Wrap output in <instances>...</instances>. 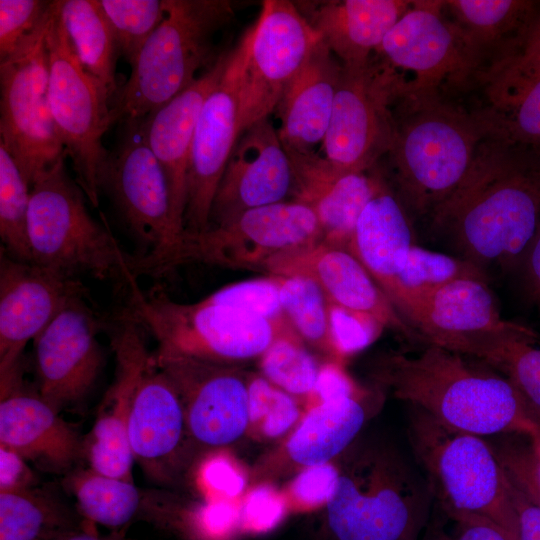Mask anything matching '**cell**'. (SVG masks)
Masks as SVG:
<instances>
[{"label": "cell", "mask_w": 540, "mask_h": 540, "mask_svg": "<svg viewBox=\"0 0 540 540\" xmlns=\"http://www.w3.org/2000/svg\"><path fill=\"white\" fill-rule=\"evenodd\" d=\"M540 224V154L485 136L466 179L429 227L491 277L524 256Z\"/></svg>", "instance_id": "1"}, {"label": "cell", "mask_w": 540, "mask_h": 540, "mask_svg": "<svg viewBox=\"0 0 540 540\" xmlns=\"http://www.w3.org/2000/svg\"><path fill=\"white\" fill-rule=\"evenodd\" d=\"M416 347L378 356L375 382L442 424L482 437L537 427L513 385L486 362L432 343Z\"/></svg>", "instance_id": "2"}, {"label": "cell", "mask_w": 540, "mask_h": 540, "mask_svg": "<svg viewBox=\"0 0 540 540\" xmlns=\"http://www.w3.org/2000/svg\"><path fill=\"white\" fill-rule=\"evenodd\" d=\"M393 118V189L411 218L430 225L469 174L484 131L472 113L438 95L396 100Z\"/></svg>", "instance_id": "3"}, {"label": "cell", "mask_w": 540, "mask_h": 540, "mask_svg": "<svg viewBox=\"0 0 540 540\" xmlns=\"http://www.w3.org/2000/svg\"><path fill=\"white\" fill-rule=\"evenodd\" d=\"M434 501L420 470L396 449L360 447L326 503L335 540H418Z\"/></svg>", "instance_id": "4"}, {"label": "cell", "mask_w": 540, "mask_h": 540, "mask_svg": "<svg viewBox=\"0 0 540 540\" xmlns=\"http://www.w3.org/2000/svg\"><path fill=\"white\" fill-rule=\"evenodd\" d=\"M165 17L111 103L112 122L145 118L193 85L218 60L214 39L234 17L228 0H164Z\"/></svg>", "instance_id": "5"}, {"label": "cell", "mask_w": 540, "mask_h": 540, "mask_svg": "<svg viewBox=\"0 0 540 540\" xmlns=\"http://www.w3.org/2000/svg\"><path fill=\"white\" fill-rule=\"evenodd\" d=\"M407 436L435 506L487 518L517 539L509 481L486 437L451 428L409 405Z\"/></svg>", "instance_id": "6"}, {"label": "cell", "mask_w": 540, "mask_h": 540, "mask_svg": "<svg viewBox=\"0 0 540 540\" xmlns=\"http://www.w3.org/2000/svg\"><path fill=\"white\" fill-rule=\"evenodd\" d=\"M67 154L41 173L30 187L28 241L37 265L77 277L88 273L118 281H137L125 253L106 223L89 213L85 194L66 171Z\"/></svg>", "instance_id": "7"}, {"label": "cell", "mask_w": 540, "mask_h": 540, "mask_svg": "<svg viewBox=\"0 0 540 540\" xmlns=\"http://www.w3.org/2000/svg\"><path fill=\"white\" fill-rule=\"evenodd\" d=\"M134 282L128 288V309L157 341L158 355H178L241 366L259 359L279 338L297 335L280 324L206 297L180 303L160 291L144 292Z\"/></svg>", "instance_id": "8"}, {"label": "cell", "mask_w": 540, "mask_h": 540, "mask_svg": "<svg viewBox=\"0 0 540 540\" xmlns=\"http://www.w3.org/2000/svg\"><path fill=\"white\" fill-rule=\"evenodd\" d=\"M321 241L314 211L305 204L287 200L247 210L228 223L205 231H184L163 252L130 254L129 267L136 278L157 277L192 262L261 270L279 254Z\"/></svg>", "instance_id": "9"}, {"label": "cell", "mask_w": 540, "mask_h": 540, "mask_svg": "<svg viewBox=\"0 0 540 540\" xmlns=\"http://www.w3.org/2000/svg\"><path fill=\"white\" fill-rule=\"evenodd\" d=\"M49 103L60 141L71 159L76 182L94 206L109 152L103 137L112 122V98L105 85L79 62L52 1L46 31Z\"/></svg>", "instance_id": "10"}, {"label": "cell", "mask_w": 540, "mask_h": 540, "mask_svg": "<svg viewBox=\"0 0 540 540\" xmlns=\"http://www.w3.org/2000/svg\"><path fill=\"white\" fill-rule=\"evenodd\" d=\"M443 10L444 1H413L375 52L394 79L397 100L442 96L476 80L485 67L482 53Z\"/></svg>", "instance_id": "11"}, {"label": "cell", "mask_w": 540, "mask_h": 540, "mask_svg": "<svg viewBox=\"0 0 540 540\" xmlns=\"http://www.w3.org/2000/svg\"><path fill=\"white\" fill-rule=\"evenodd\" d=\"M50 10L14 54L0 61V144L15 160L30 187L41 173L67 154L49 103L45 38Z\"/></svg>", "instance_id": "12"}, {"label": "cell", "mask_w": 540, "mask_h": 540, "mask_svg": "<svg viewBox=\"0 0 540 540\" xmlns=\"http://www.w3.org/2000/svg\"><path fill=\"white\" fill-rule=\"evenodd\" d=\"M321 38L297 4L265 0L250 28L240 89L243 132L273 113Z\"/></svg>", "instance_id": "13"}, {"label": "cell", "mask_w": 540, "mask_h": 540, "mask_svg": "<svg viewBox=\"0 0 540 540\" xmlns=\"http://www.w3.org/2000/svg\"><path fill=\"white\" fill-rule=\"evenodd\" d=\"M396 100L392 75L373 56L363 66L342 65L322 156L345 171L376 167L391 148Z\"/></svg>", "instance_id": "14"}, {"label": "cell", "mask_w": 540, "mask_h": 540, "mask_svg": "<svg viewBox=\"0 0 540 540\" xmlns=\"http://www.w3.org/2000/svg\"><path fill=\"white\" fill-rule=\"evenodd\" d=\"M117 144L99 179L123 221L143 245L137 254H157L177 242L167 178L147 143L144 118L120 122Z\"/></svg>", "instance_id": "15"}, {"label": "cell", "mask_w": 540, "mask_h": 540, "mask_svg": "<svg viewBox=\"0 0 540 540\" xmlns=\"http://www.w3.org/2000/svg\"><path fill=\"white\" fill-rule=\"evenodd\" d=\"M249 40L250 29L229 50L224 73L201 109L190 152L185 232L208 229L218 184L242 133L240 89Z\"/></svg>", "instance_id": "16"}, {"label": "cell", "mask_w": 540, "mask_h": 540, "mask_svg": "<svg viewBox=\"0 0 540 540\" xmlns=\"http://www.w3.org/2000/svg\"><path fill=\"white\" fill-rule=\"evenodd\" d=\"M153 354L180 398L190 442L218 449L244 435L249 374L241 366Z\"/></svg>", "instance_id": "17"}, {"label": "cell", "mask_w": 540, "mask_h": 540, "mask_svg": "<svg viewBox=\"0 0 540 540\" xmlns=\"http://www.w3.org/2000/svg\"><path fill=\"white\" fill-rule=\"evenodd\" d=\"M115 356V375L83 439V456L92 470L133 482L134 459L128 442V422L137 385L151 357L146 331L128 308L105 322Z\"/></svg>", "instance_id": "18"}, {"label": "cell", "mask_w": 540, "mask_h": 540, "mask_svg": "<svg viewBox=\"0 0 540 540\" xmlns=\"http://www.w3.org/2000/svg\"><path fill=\"white\" fill-rule=\"evenodd\" d=\"M104 324L85 297L77 298L33 340L37 391L59 412L81 403L94 387L103 366L97 333Z\"/></svg>", "instance_id": "19"}, {"label": "cell", "mask_w": 540, "mask_h": 540, "mask_svg": "<svg viewBox=\"0 0 540 540\" xmlns=\"http://www.w3.org/2000/svg\"><path fill=\"white\" fill-rule=\"evenodd\" d=\"M88 291L77 278L0 253V379L20 368L30 340Z\"/></svg>", "instance_id": "20"}, {"label": "cell", "mask_w": 540, "mask_h": 540, "mask_svg": "<svg viewBox=\"0 0 540 540\" xmlns=\"http://www.w3.org/2000/svg\"><path fill=\"white\" fill-rule=\"evenodd\" d=\"M293 167L277 128L269 117L240 135L218 184L209 227L224 225L239 214L291 197Z\"/></svg>", "instance_id": "21"}, {"label": "cell", "mask_w": 540, "mask_h": 540, "mask_svg": "<svg viewBox=\"0 0 540 540\" xmlns=\"http://www.w3.org/2000/svg\"><path fill=\"white\" fill-rule=\"evenodd\" d=\"M271 276H303L316 282L329 303L365 313L413 345L417 332L402 318L373 278L346 248L318 242L279 254L262 267Z\"/></svg>", "instance_id": "22"}, {"label": "cell", "mask_w": 540, "mask_h": 540, "mask_svg": "<svg viewBox=\"0 0 540 540\" xmlns=\"http://www.w3.org/2000/svg\"><path fill=\"white\" fill-rule=\"evenodd\" d=\"M128 442L144 474L156 483L172 481L190 442L180 398L152 352L136 388Z\"/></svg>", "instance_id": "23"}, {"label": "cell", "mask_w": 540, "mask_h": 540, "mask_svg": "<svg viewBox=\"0 0 540 540\" xmlns=\"http://www.w3.org/2000/svg\"><path fill=\"white\" fill-rule=\"evenodd\" d=\"M287 153L294 174L290 200L314 211L322 242L347 248L361 212L386 178L377 167L339 169L315 151Z\"/></svg>", "instance_id": "24"}, {"label": "cell", "mask_w": 540, "mask_h": 540, "mask_svg": "<svg viewBox=\"0 0 540 540\" xmlns=\"http://www.w3.org/2000/svg\"><path fill=\"white\" fill-rule=\"evenodd\" d=\"M0 391V444L44 471L69 473L83 456L78 431L21 378Z\"/></svg>", "instance_id": "25"}, {"label": "cell", "mask_w": 540, "mask_h": 540, "mask_svg": "<svg viewBox=\"0 0 540 540\" xmlns=\"http://www.w3.org/2000/svg\"><path fill=\"white\" fill-rule=\"evenodd\" d=\"M476 81L483 103L471 113L484 135L540 154V68L511 54L489 62Z\"/></svg>", "instance_id": "26"}, {"label": "cell", "mask_w": 540, "mask_h": 540, "mask_svg": "<svg viewBox=\"0 0 540 540\" xmlns=\"http://www.w3.org/2000/svg\"><path fill=\"white\" fill-rule=\"evenodd\" d=\"M229 51L221 52L216 63L189 88L144 118L147 143L167 178L171 218L175 233L184 232L187 177L191 146L201 109L220 81Z\"/></svg>", "instance_id": "27"}, {"label": "cell", "mask_w": 540, "mask_h": 540, "mask_svg": "<svg viewBox=\"0 0 540 540\" xmlns=\"http://www.w3.org/2000/svg\"><path fill=\"white\" fill-rule=\"evenodd\" d=\"M519 326L501 317L489 282L472 278L452 281L429 294L413 323L421 344L432 343L462 354L481 336Z\"/></svg>", "instance_id": "28"}, {"label": "cell", "mask_w": 540, "mask_h": 540, "mask_svg": "<svg viewBox=\"0 0 540 540\" xmlns=\"http://www.w3.org/2000/svg\"><path fill=\"white\" fill-rule=\"evenodd\" d=\"M342 64L320 41L284 91L275 113L286 151L312 152L326 136Z\"/></svg>", "instance_id": "29"}, {"label": "cell", "mask_w": 540, "mask_h": 540, "mask_svg": "<svg viewBox=\"0 0 540 540\" xmlns=\"http://www.w3.org/2000/svg\"><path fill=\"white\" fill-rule=\"evenodd\" d=\"M414 244L417 243L412 218L385 180L361 212L346 249L364 266L393 306L398 273Z\"/></svg>", "instance_id": "30"}, {"label": "cell", "mask_w": 540, "mask_h": 540, "mask_svg": "<svg viewBox=\"0 0 540 540\" xmlns=\"http://www.w3.org/2000/svg\"><path fill=\"white\" fill-rule=\"evenodd\" d=\"M412 3L406 0L323 1L301 12L343 66L358 67L369 62Z\"/></svg>", "instance_id": "31"}, {"label": "cell", "mask_w": 540, "mask_h": 540, "mask_svg": "<svg viewBox=\"0 0 540 540\" xmlns=\"http://www.w3.org/2000/svg\"><path fill=\"white\" fill-rule=\"evenodd\" d=\"M538 7L539 2L530 0L444 1L451 20L491 61L518 52L540 15Z\"/></svg>", "instance_id": "32"}, {"label": "cell", "mask_w": 540, "mask_h": 540, "mask_svg": "<svg viewBox=\"0 0 540 540\" xmlns=\"http://www.w3.org/2000/svg\"><path fill=\"white\" fill-rule=\"evenodd\" d=\"M359 393L318 403L302 417L286 449L295 463L305 467L329 463L355 439L369 417L368 404Z\"/></svg>", "instance_id": "33"}, {"label": "cell", "mask_w": 540, "mask_h": 540, "mask_svg": "<svg viewBox=\"0 0 540 540\" xmlns=\"http://www.w3.org/2000/svg\"><path fill=\"white\" fill-rule=\"evenodd\" d=\"M467 355L478 358L506 377L519 393L530 421L540 427V346L537 334L517 329L475 339Z\"/></svg>", "instance_id": "34"}, {"label": "cell", "mask_w": 540, "mask_h": 540, "mask_svg": "<svg viewBox=\"0 0 540 540\" xmlns=\"http://www.w3.org/2000/svg\"><path fill=\"white\" fill-rule=\"evenodd\" d=\"M56 5L79 62L105 85L113 101L120 89L116 80L120 52L98 0H61Z\"/></svg>", "instance_id": "35"}, {"label": "cell", "mask_w": 540, "mask_h": 540, "mask_svg": "<svg viewBox=\"0 0 540 540\" xmlns=\"http://www.w3.org/2000/svg\"><path fill=\"white\" fill-rule=\"evenodd\" d=\"M466 278L489 282L491 277L460 256L414 244L408 250L397 276L394 307L413 328L419 306L429 294L452 281Z\"/></svg>", "instance_id": "36"}, {"label": "cell", "mask_w": 540, "mask_h": 540, "mask_svg": "<svg viewBox=\"0 0 540 540\" xmlns=\"http://www.w3.org/2000/svg\"><path fill=\"white\" fill-rule=\"evenodd\" d=\"M53 494L38 487L0 492V540H56L83 527Z\"/></svg>", "instance_id": "37"}, {"label": "cell", "mask_w": 540, "mask_h": 540, "mask_svg": "<svg viewBox=\"0 0 540 540\" xmlns=\"http://www.w3.org/2000/svg\"><path fill=\"white\" fill-rule=\"evenodd\" d=\"M64 479L82 518L94 525L122 530L142 511L144 496L134 482L110 477L89 467L75 469Z\"/></svg>", "instance_id": "38"}, {"label": "cell", "mask_w": 540, "mask_h": 540, "mask_svg": "<svg viewBox=\"0 0 540 540\" xmlns=\"http://www.w3.org/2000/svg\"><path fill=\"white\" fill-rule=\"evenodd\" d=\"M283 313L297 335L333 361L335 351L329 316V301L319 285L303 276H276Z\"/></svg>", "instance_id": "39"}, {"label": "cell", "mask_w": 540, "mask_h": 540, "mask_svg": "<svg viewBox=\"0 0 540 540\" xmlns=\"http://www.w3.org/2000/svg\"><path fill=\"white\" fill-rule=\"evenodd\" d=\"M30 186L10 153L0 144V237L14 259L30 262L28 211Z\"/></svg>", "instance_id": "40"}, {"label": "cell", "mask_w": 540, "mask_h": 540, "mask_svg": "<svg viewBox=\"0 0 540 540\" xmlns=\"http://www.w3.org/2000/svg\"><path fill=\"white\" fill-rule=\"evenodd\" d=\"M258 363L263 377L296 398L312 394L320 370L298 335L277 339Z\"/></svg>", "instance_id": "41"}, {"label": "cell", "mask_w": 540, "mask_h": 540, "mask_svg": "<svg viewBox=\"0 0 540 540\" xmlns=\"http://www.w3.org/2000/svg\"><path fill=\"white\" fill-rule=\"evenodd\" d=\"M296 397L272 384L261 374L248 376V429L259 439H277L302 419Z\"/></svg>", "instance_id": "42"}, {"label": "cell", "mask_w": 540, "mask_h": 540, "mask_svg": "<svg viewBox=\"0 0 540 540\" xmlns=\"http://www.w3.org/2000/svg\"><path fill=\"white\" fill-rule=\"evenodd\" d=\"M120 52L132 66L165 17L164 0H98Z\"/></svg>", "instance_id": "43"}, {"label": "cell", "mask_w": 540, "mask_h": 540, "mask_svg": "<svg viewBox=\"0 0 540 540\" xmlns=\"http://www.w3.org/2000/svg\"><path fill=\"white\" fill-rule=\"evenodd\" d=\"M206 298L218 304L243 309L276 323L289 324L280 303L276 276L228 284Z\"/></svg>", "instance_id": "44"}, {"label": "cell", "mask_w": 540, "mask_h": 540, "mask_svg": "<svg viewBox=\"0 0 540 540\" xmlns=\"http://www.w3.org/2000/svg\"><path fill=\"white\" fill-rule=\"evenodd\" d=\"M52 1L0 0V61L10 57L49 13Z\"/></svg>", "instance_id": "45"}, {"label": "cell", "mask_w": 540, "mask_h": 540, "mask_svg": "<svg viewBox=\"0 0 540 540\" xmlns=\"http://www.w3.org/2000/svg\"><path fill=\"white\" fill-rule=\"evenodd\" d=\"M433 510L436 517L422 540H513L499 525L482 516L444 511L435 505Z\"/></svg>", "instance_id": "46"}, {"label": "cell", "mask_w": 540, "mask_h": 540, "mask_svg": "<svg viewBox=\"0 0 540 540\" xmlns=\"http://www.w3.org/2000/svg\"><path fill=\"white\" fill-rule=\"evenodd\" d=\"M330 330L340 361L370 345L384 327L372 316L329 303Z\"/></svg>", "instance_id": "47"}, {"label": "cell", "mask_w": 540, "mask_h": 540, "mask_svg": "<svg viewBox=\"0 0 540 540\" xmlns=\"http://www.w3.org/2000/svg\"><path fill=\"white\" fill-rule=\"evenodd\" d=\"M490 441L508 478L530 501L540 508V479L529 456L524 435L507 434Z\"/></svg>", "instance_id": "48"}, {"label": "cell", "mask_w": 540, "mask_h": 540, "mask_svg": "<svg viewBox=\"0 0 540 540\" xmlns=\"http://www.w3.org/2000/svg\"><path fill=\"white\" fill-rule=\"evenodd\" d=\"M200 482L211 495V500H233L245 488L244 472L237 463L223 453L212 454L199 470Z\"/></svg>", "instance_id": "49"}, {"label": "cell", "mask_w": 540, "mask_h": 540, "mask_svg": "<svg viewBox=\"0 0 540 540\" xmlns=\"http://www.w3.org/2000/svg\"><path fill=\"white\" fill-rule=\"evenodd\" d=\"M338 477L339 470L330 462L307 466L292 481L290 494L303 506H319L332 496Z\"/></svg>", "instance_id": "50"}, {"label": "cell", "mask_w": 540, "mask_h": 540, "mask_svg": "<svg viewBox=\"0 0 540 540\" xmlns=\"http://www.w3.org/2000/svg\"><path fill=\"white\" fill-rule=\"evenodd\" d=\"M285 507V499L276 488L260 485L252 489L244 500L243 520L254 529H268L281 520Z\"/></svg>", "instance_id": "51"}, {"label": "cell", "mask_w": 540, "mask_h": 540, "mask_svg": "<svg viewBox=\"0 0 540 540\" xmlns=\"http://www.w3.org/2000/svg\"><path fill=\"white\" fill-rule=\"evenodd\" d=\"M38 478L28 462L0 444V492L25 491L38 487Z\"/></svg>", "instance_id": "52"}, {"label": "cell", "mask_w": 540, "mask_h": 540, "mask_svg": "<svg viewBox=\"0 0 540 540\" xmlns=\"http://www.w3.org/2000/svg\"><path fill=\"white\" fill-rule=\"evenodd\" d=\"M360 390L343 370L341 363L329 361L320 366L317 381L311 394L317 403L337 400L359 393Z\"/></svg>", "instance_id": "53"}, {"label": "cell", "mask_w": 540, "mask_h": 540, "mask_svg": "<svg viewBox=\"0 0 540 540\" xmlns=\"http://www.w3.org/2000/svg\"><path fill=\"white\" fill-rule=\"evenodd\" d=\"M509 488L517 515L516 540H540V508L510 481Z\"/></svg>", "instance_id": "54"}, {"label": "cell", "mask_w": 540, "mask_h": 540, "mask_svg": "<svg viewBox=\"0 0 540 540\" xmlns=\"http://www.w3.org/2000/svg\"><path fill=\"white\" fill-rule=\"evenodd\" d=\"M523 262L528 291L540 306V224Z\"/></svg>", "instance_id": "55"}, {"label": "cell", "mask_w": 540, "mask_h": 540, "mask_svg": "<svg viewBox=\"0 0 540 540\" xmlns=\"http://www.w3.org/2000/svg\"><path fill=\"white\" fill-rule=\"evenodd\" d=\"M514 54L526 63L540 68V15L531 27L521 48Z\"/></svg>", "instance_id": "56"}, {"label": "cell", "mask_w": 540, "mask_h": 540, "mask_svg": "<svg viewBox=\"0 0 540 540\" xmlns=\"http://www.w3.org/2000/svg\"><path fill=\"white\" fill-rule=\"evenodd\" d=\"M56 540H129L126 538L124 529L112 530L107 535H100L94 528V524L87 522L83 527L69 531Z\"/></svg>", "instance_id": "57"}, {"label": "cell", "mask_w": 540, "mask_h": 540, "mask_svg": "<svg viewBox=\"0 0 540 540\" xmlns=\"http://www.w3.org/2000/svg\"><path fill=\"white\" fill-rule=\"evenodd\" d=\"M524 436L526 438L530 459L535 472L540 479V427H535Z\"/></svg>", "instance_id": "58"}]
</instances>
